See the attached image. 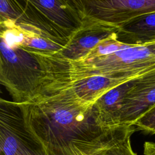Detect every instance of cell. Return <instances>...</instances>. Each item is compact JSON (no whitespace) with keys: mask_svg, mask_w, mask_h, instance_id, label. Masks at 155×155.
Here are the masks:
<instances>
[{"mask_svg":"<svg viewBox=\"0 0 155 155\" xmlns=\"http://www.w3.org/2000/svg\"><path fill=\"white\" fill-rule=\"evenodd\" d=\"M19 104L48 155H80L110 129L102 124L94 103L67 90L42 92Z\"/></svg>","mask_w":155,"mask_h":155,"instance_id":"1","label":"cell"},{"mask_svg":"<svg viewBox=\"0 0 155 155\" xmlns=\"http://www.w3.org/2000/svg\"><path fill=\"white\" fill-rule=\"evenodd\" d=\"M34 54L42 67V82L76 79L96 74L131 81L155 68V41L79 62L65 60L53 53L37 51Z\"/></svg>","mask_w":155,"mask_h":155,"instance_id":"2","label":"cell"},{"mask_svg":"<svg viewBox=\"0 0 155 155\" xmlns=\"http://www.w3.org/2000/svg\"><path fill=\"white\" fill-rule=\"evenodd\" d=\"M85 17L82 0H24L16 25L32 26L52 39L68 42Z\"/></svg>","mask_w":155,"mask_h":155,"instance_id":"3","label":"cell"},{"mask_svg":"<svg viewBox=\"0 0 155 155\" xmlns=\"http://www.w3.org/2000/svg\"><path fill=\"white\" fill-rule=\"evenodd\" d=\"M0 82L10 94L13 102L22 104L36 96L43 77L38 58L18 46L0 42Z\"/></svg>","mask_w":155,"mask_h":155,"instance_id":"4","label":"cell"},{"mask_svg":"<svg viewBox=\"0 0 155 155\" xmlns=\"http://www.w3.org/2000/svg\"><path fill=\"white\" fill-rule=\"evenodd\" d=\"M0 155H48L27 127L20 105L0 99Z\"/></svg>","mask_w":155,"mask_h":155,"instance_id":"5","label":"cell"},{"mask_svg":"<svg viewBox=\"0 0 155 155\" xmlns=\"http://www.w3.org/2000/svg\"><path fill=\"white\" fill-rule=\"evenodd\" d=\"M119 27L85 16L82 25L59 51L53 53L65 60L82 61L100 42L116 37Z\"/></svg>","mask_w":155,"mask_h":155,"instance_id":"6","label":"cell"},{"mask_svg":"<svg viewBox=\"0 0 155 155\" xmlns=\"http://www.w3.org/2000/svg\"><path fill=\"white\" fill-rule=\"evenodd\" d=\"M128 81L97 74L76 79L45 81L41 83L36 94L45 91L67 90L80 100L93 104L111 89Z\"/></svg>","mask_w":155,"mask_h":155,"instance_id":"7","label":"cell"},{"mask_svg":"<svg viewBox=\"0 0 155 155\" xmlns=\"http://www.w3.org/2000/svg\"><path fill=\"white\" fill-rule=\"evenodd\" d=\"M155 105V68L136 78L120 110V125H134Z\"/></svg>","mask_w":155,"mask_h":155,"instance_id":"8","label":"cell"},{"mask_svg":"<svg viewBox=\"0 0 155 155\" xmlns=\"http://www.w3.org/2000/svg\"><path fill=\"white\" fill-rule=\"evenodd\" d=\"M136 131L134 125L111 128L80 155H137L131 145V136Z\"/></svg>","mask_w":155,"mask_h":155,"instance_id":"9","label":"cell"},{"mask_svg":"<svg viewBox=\"0 0 155 155\" xmlns=\"http://www.w3.org/2000/svg\"><path fill=\"white\" fill-rule=\"evenodd\" d=\"M135 79L111 89L94 102L100 119L105 127L111 128L120 125V116L122 104L127 93L133 87Z\"/></svg>","mask_w":155,"mask_h":155,"instance_id":"10","label":"cell"},{"mask_svg":"<svg viewBox=\"0 0 155 155\" xmlns=\"http://www.w3.org/2000/svg\"><path fill=\"white\" fill-rule=\"evenodd\" d=\"M117 39L137 46L155 41V12L137 16L119 28Z\"/></svg>","mask_w":155,"mask_h":155,"instance_id":"11","label":"cell"},{"mask_svg":"<svg viewBox=\"0 0 155 155\" xmlns=\"http://www.w3.org/2000/svg\"><path fill=\"white\" fill-rule=\"evenodd\" d=\"M24 5V1L0 0L1 28L15 25L23 13Z\"/></svg>","mask_w":155,"mask_h":155,"instance_id":"12","label":"cell"},{"mask_svg":"<svg viewBox=\"0 0 155 155\" xmlns=\"http://www.w3.org/2000/svg\"><path fill=\"white\" fill-rule=\"evenodd\" d=\"M131 47H132V45L125 44L119 42L116 37L110 38L100 42L81 61L105 56Z\"/></svg>","mask_w":155,"mask_h":155,"instance_id":"13","label":"cell"},{"mask_svg":"<svg viewBox=\"0 0 155 155\" xmlns=\"http://www.w3.org/2000/svg\"><path fill=\"white\" fill-rule=\"evenodd\" d=\"M134 125L137 131L147 134H155V105L143 114Z\"/></svg>","mask_w":155,"mask_h":155,"instance_id":"14","label":"cell"},{"mask_svg":"<svg viewBox=\"0 0 155 155\" xmlns=\"http://www.w3.org/2000/svg\"><path fill=\"white\" fill-rule=\"evenodd\" d=\"M144 155H155V143L154 142H145L143 144Z\"/></svg>","mask_w":155,"mask_h":155,"instance_id":"15","label":"cell"},{"mask_svg":"<svg viewBox=\"0 0 155 155\" xmlns=\"http://www.w3.org/2000/svg\"><path fill=\"white\" fill-rule=\"evenodd\" d=\"M154 142V143H155V142Z\"/></svg>","mask_w":155,"mask_h":155,"instance_id":"16","label":"cell"}]
</instances>
